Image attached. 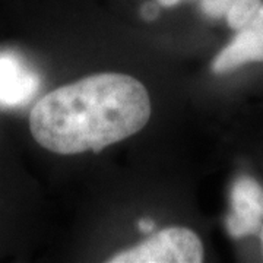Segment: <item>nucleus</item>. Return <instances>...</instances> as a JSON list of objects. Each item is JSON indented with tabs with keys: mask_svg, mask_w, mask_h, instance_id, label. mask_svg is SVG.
I'll list each match as a JSON object with an SVG mask.
<instances>
[{
	"mask_svg": "<svg viewBox=\"0 0 263 263\" xmlns=\"http://www.w3.org/2000/svg\"><path fill=\"white\" fill-rule=\"evenodd\" d=\"M162 6H165V8H171V6H176V5H179L181 0H158Z\"/></svg>",
	"mask_w": 263,
	"mask_h": 263,
	"instance_id": "9d476101",
	"label": "nucleus"
},
{
	"mask_svg": "<svg viewBox=\"0 0 263 263\" xmlns=\"http://www.w3.org/2000/svg\"><path fill=\"white\" fill-rule=\"evenodd\" d=\"M233 0H202V10L206 13L209 18H221L226 16L227 9Z\"/></svg>",
	"mask_w": 263,
	"mask_h": 263,
	"instance_id": "0eeeda50",
	"label": "nucleus"
},
{
	"mask_svg": "<svg viewBox=\"0 0 263 263\" xmlns=\"http://www.w3.org/2000/svg\"><path fill=\"white\" fill-rule=\"evenodd\" d=\"M138 227H139V230H141L142 233H151L155 228V224L149 218H142L141 221L138 222Z\"/></svg>",
	"mask_w": 263,
	"mask_h": 263,
	"instance_id": "1a4fd4ad",
	"label": "nucleus"
},
{
	"mask_svg": "<svg viewBox=\"0 0 263 263\" xmlns=\"http://www.w3.org/2000/svg\"><path fill=\"white\" fill-rule=\"evenodd\" d=\"M203 246L196 233L171 227L152 235L139 246L114 254L110 263H200Z\"/></svg>",
	"mask_w": 263,
	"mask_h": 263,
	"instance_id": "f03ea898",
	"label": "nucleus"
},
{
	"mask_svg": "<svg viewBox=\"0 0 263 263\" xmlns=\"http://www.w3.org/2000/svg\"><path fill=\"white\" fill-rule=\"evenodd\" d=\"M263 224V189L249 176L235 180L231 189V211L226 226L234 238L259 234Z\"/></svg>",
	"mask_w": 263,
	"mask_h": 263,
	"instance_id": "7ed1b4c3",
	"label": "nucleus"
},
{
	"mask_svg": "<svg viewBox=\"0 0 263 263\" xmlns=\"http://www.w3.org/2000/svg\"><path fill=\"white\" fill-rule=\"evenodd\" d=\"M247 63H263V5L253 19L215 57L212 70L226 73Z\"/></svg>",
	"mask_w": 263,
	"mask_h": 263,
	"instance_id": "39448f33",
	"label": "nucleus"
},
{
	"mask_svg": "<svg viewBox=\"0 0 263 263\" xmlns=\"http://www.w3.org/2000/svg\"><path fill=\"white\" fill-rule=\"evenodd\" d=\"M142 16L146 19V21H152L158 16V8L154 5V3H146L143 8H142Z\"/></svg>",
	"mask_w": 263,
	"mask_h": 263,
	"instance_id": "6e6552de",
	"label": "nucleus"
},
{
	"mask_svg": "<svg viewBox=\"0 0 263 263\" xmlns=\"http://www.w3.org/2000/svg\"><path fill=\"white\" fill-rule=\"evenodd\" d=\"M149 117L142 82L123 73H98L44 95L31 110L29 129L43 148L75 155L130 138Z\"/></svg>",
	"mask_w": 263,
	"mask_h": 263,
	"instance_id": "f257e3e1",
	"label": "nucleus"
},
{
	"mask_svg": "<svg viewBox=\"0 0 263 263\" xmlns=\"http://www.w3.org/2000/svg\"><path fill=\"white\" fill-rule=\"evenodd\" d=\"M262 6V0H233L227 9L226 16L230 28L240 31L253 19Z\"/></svg>",
	"mask_w": 263,
	"mask_h": 263,
	"instance_id": "423d86ee",
	"label": "nucleus"
},
{
	"mask_svg": "<svg viewBox=\"0 0 263 263\" xmlns=\"http://www.w3.org/2000/svg\"><path fill=\"white\" fill-rule=\"evenodd\" d=\"M259 235H260V240H262V247H263V224L260 227V231H259Z\"/></svg>",
	"mask_w": 263,
	"mask_h": 263,
	"instance_id": "9b49d317",
	"label": "nucleus"
},
{
	"mask_svg": "<svg viewBox=\"0 0 263 263\" xmlns=\"http://www.w3.org/2000/svg\"><path fill=\"white\" fill-rule=\"evenodd\" d=\"M40 76L28 63L12 51L0 53V105L21 107L35 95Z\"/></svg>",
	"mask_w": 263,
	"mask_h": 263,
	"instance_id": "20e7f679",
	"label": "nucleus"
}]
</instances>
